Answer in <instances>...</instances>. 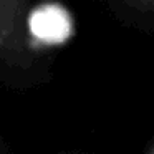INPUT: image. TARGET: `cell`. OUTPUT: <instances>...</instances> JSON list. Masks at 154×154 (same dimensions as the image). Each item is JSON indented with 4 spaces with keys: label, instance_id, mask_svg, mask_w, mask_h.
<instances>
[{
    "label": "cell",
    "instance_id": "obj_1",
    "mask_svg": "<svg viewBox=\"0 0 154 154\" xmlns=\"http://www.w3.org/2000/svg\"><path fill=\"white\" fill-rule=\"evenodd\" d=\"M51 80V58L33 30L32 0H0V88L27 91Z\"/></svg>",
    "mask_w": 154,
    "mask_h": 154
},
{
    "label": "cell",
    "instance_id": "obj_2",
    "mask_svg": "<svg viewBox=\"0 0 154 154\" xmlns=\"http://www.w3.org/2000/svg\"><path fill=\"white\" fill-rule=\"evenodd\" d=\"M119 25L154 35V0H98Z\"/></svg>",
    "mask_w": 154,
    "mask_h": 154
},
{
    "label": "cell",
    "instance_id": "obj_3",
    "mask_svg": "<svg viewBox=\"0 0 154 154\" xmlns=\"http://www.w3.org/2000/svg\"><path fill=\"white\" fill-rule=\"evenodd\" d=\"M8 146H7V143H5V139H2L0 137V154H4V152H8Z\"/></svg>",
    "mask_w": 154,
    "mask_h": 154
}]
</instances>
